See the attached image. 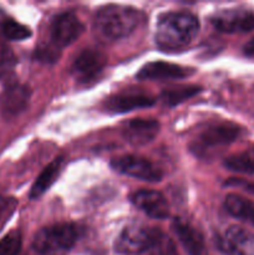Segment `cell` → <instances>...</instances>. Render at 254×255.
<instances>
[{
  "mask_svg": "<svg viewBox=\"0 0 254 255\" xmlns=\"http://www.w3.org/2000/svg\"><path fill=\"white\" fill-rule=\"evenodd\" d=\"M199 21L187 11H172L161 15L156 27V44L162 50H179L186 47L197 36Z\"/></svg>",
  "mask_w": 254,
  "mask_h": 255,
  "instance_id": "1",
  "label": "cell"
},
{
  "mask_svg": "<svg viewBox=\"0 0 254 255\" xmlns=\"http://www.w3.org/2000/svg\"><path fill=\"white\" fill-rule=\"evenodd\" d=\"M143 19L138 9L124 5H107L97 11L94 31L104 41H114L131 34Z\"/></svg>",
  "mask_w": 254,
  "mask_h": 255,
  "instance_id": "2",
  "label": "cell"
},
{
  "mask_svg": "<svg viewBox=\"0 0 254 255\" xmlns=\"http://www.w3.org/2000/svg\"><path fill=\"white\" fill-rule=\"evenodd\" d=\"M79 238V228L72 223H57L39 231L32 241V248L39 254L47 255L69 251Z\"/></svg>",
  "mask_w": 254,
  "mask_h": 255,
  "instance_id": "3",
  "label": "cell"
},
{
  "mask_svg": "<svg viewBox=\"0 0 254 255\" xmlns=\"http://www.w3.org/2000/svg\"><path fill=\"white\" fill-rule=\"evenodd\" d=\"M111 167L119 173L146 182H159L163 177L161 169L151 161L134 154H125L114 158Z\"/></svg>",
  "mask_w": 254,
  "mask_h": 255,
  "instance_id": "4",
  "label": "cell"
},
{
  "mask_svg": "<svg viewBox=\"0 0 254 255\" xmlns=\"http://www.w3.org/2000/svg\"><path fill=\"white\" fill-rule=\"evenodd\" d=\"M217 247L226 255H254V233L233 226L219 234Z\"/></svg>",
  "mask_w": 254,
  "mask_h": 255,
  "instance_id": "5",
  "label": "cell"
},
{
  "mask_svg": "<svg viewBox=\"0 0 254 255\" xmlns=\"http://www.w3.org/2000/svg\"><path fill=\"white\" fill-rule=\"evenodd\" d=\"M211 22L218 31L238 34L254 30V14L246 9H227L216 12Z\"/></svg>",
  "mask_w": 254,
  "mask_h": 255,
  "instance_id": "6",
  "label": "cell"
},
{
  "mask_svg": "<svg viewBox=\"0 0 254 255\" xmlns=\"http://www.w3.org/2000/svg\"><path fill=\"white\" fill-rule=\"evenodd\" d=\"M151 229L142 224H129L115 242V252L121 255H137L147 252Z\"/></svg>",
  "mask_w": 254,
  "mask_h": 255,
  "instance_id": "7",
  "label": "cell"
},
{
  "mask_svg": "<svg viewBox=\"0 0 254 255\" xmlns=\"http://www.w3.org/2000/svg\"><path fill=\"white\" fill-rule=\"evenodd\" d=\"M51 39L57 47H65L76 41L84 32V25L72 12H61L51 22Z\"/></svg>",
  "mask_w": 254,
  "mask_h": 255,
  "instance_id": "8",
  "label": "cell"
},
{
  "mask_svg": "<svg viewBox=\"0 0 254 255\" xmlns=\"http://www.w3.org/2000/svg\"><path fill=\"white\" fill-rule=\"evenodd\" d=\"M107 57L104 52L94 49H86L75 59L71 72L76 80L89 82L95 80L104 70Z\"/></svg>",
  "mask_w": 254,
  "mask_h": 255,
  "instance_id": "9",
  "label": "cell"
},
{
  "mask_svg": "<svg viewBox=\"0 0 254 255\" xmlns=\"http://www.w3.org/2000/svg\"><path fill=\"white\" fill-rule=\"evenodd\" d=\"M131 202L144 214L154 219H166L169 216V206L166 197L157 191H138L131 196Z\"/></svg>",
  "mask_w": 254,
  "mask_h": 255,
  "instance_id": "10",
  "label": "cell"
},
{
  "mask_svg": "<svg viewBox=\"0 0 254 255\" xmlns=\"http://www.w3.org/2000/svg\"><path fill=\"white\" fill-rule=\"evenodd\" d=\"M194 74L193 69L181 66V65L171 64L164 61H153L144 65L137 74L138 80H178L189 77Z\"/></svg>",
  "mask_w": 254,
  "mask_h": 255,
  "instance_id": "11",
  "label": "cell"
},
{
  "mask_svg": "<svg viewBox=\"0 0 254 255\" xmlns=\"http://www.w3.org/2000/svg\"><path fill=\"white\" fill-rule=\"evenodd\" d=\"M158 131L159 124L156 120L137 119L127 122L122 133L128 143L133 146H143L153 141Z\"/></svg>",
  "mask_w": 254,
  "mask_h": 255,
  "instance_id": "12",
  "label": "cell"
},
{
  "mask_svg": "<svg viewBox=\"0 0 254 255\" xmlns=\"http://www.w3.org/2000/svg\"><path fill=\"white\" fill-rule=\"evenodd\" d=\"M239 134H241V127L237 126L233 122H222V124L208 127L199 136V143L203 148L227 146L236 141Z\"/></svg>",
  "mask_w": 254,
  "mask_h": 255,
  "instance_id": "13",
  "label": "cell"
},
{
  "mask_svg": "<svg viewBox=\"0 0 254 255\" xmlns=\"http://www.w3.org/2000/svg\"><path fill=\"white\" fill-rule=\"evenodd\" d=\"M174 234L178 241L186 249L189 255H204L206 254V244L204 238L198 229L194 228L188 222L182 221L181 218H176L172 224Z\"/></svg>",
  "mask_w": 254,
  "mask_h": 255,
  "instance_id": "14",
  "label": "cell"
},
{
  "mask_svg": "<svg viewBox=\"0 0 254 255\" xmlns=\"http://www.w3.org/2000/svg\"><path fill=\"white\" fill-rule=\"evenodd\" d=\"M154 104V100L146 94L124 92L106 100V110L112 114H125L137 109H144Z\"/></svg>",
  "mask_w": 254,
  "mask_h": 255,
  "instance_id": "15",
  "label": "cell"
},
{
  "mask_svg": "<svg viewBox=\"0 0 254 255\" xmlns=\"http://www.w3.org/2000/svg\"><path fill=\"white\" fill-rule=\"evenodd\" d=\"M29 90L24 85L10 84L1 95V110L6 116H15L24 111L29 102Z\"/></svg>",
  "mask_w": 254,
  "mask_h": 255,
  "instance_id": "16",
  "label": "cell"
},
{
  "mask_svg": "<svg viewBox=\"0 0 254 255\" xmlns=\"http://www.w3.org/2000/svg\"><path fill=\"white\" fill-rule=\"evenodd\" d=\"M227 212L234 218L254 226V202L238 194H228L224 199Z\"/></svg>",
  "mask_w": 254,
  "mask_h": 255,
  "instance_id": "17",
  "label": "cell"
},
{
  "mask_svg": "<svg viewBox=\"0 0 254 255\" xmlns=\"http://www.w3.org/2000/svg\"><path fill=\"white\" fill-rule=\"evenodd\" d=\"M62 168V158L59 157V158L54 159L51 163L47 164L44 168V171L40 173V176L37 177L35 183L32 184L31 191H30V198L36 199L39 198L40 196L45 193L52 184L55 183L57 178L60 176V172H61Z\"/></svg>",
  "mask_w": 254,
  "mask_h": 255,
  "instance_id": "18",
  "label": "cell"
},
{
  "mask_svg": "<svg viewBox=\"0 0 254 255\" xmlns=\"http://www.w3.org/2000/svg\"><path fill=\"white\" fill-rule=\"evenodd\" d=\"M148 255H178L173 241L157 228L151 229V239H149Z\"/></svg>",
  "mask_w": 254,
  "mask_h": 255,
  "instance_id": "19",
  "label": "cell"
},
{
  "mask_svg": "<svg viewBox=\"0 0 254 255\" xmlns=\"http://www.w3.org/2000/svg\"><path fill=\"white\" fill-rule=\"evenodd\" d=\"M224 166L229 171L238 173H254V149H247L244 152L234 153L224 159Z\"/></svg>",
  "mask_w": 254,
  "mask_h": 255,
  "instance_id": "20",
  "label": "cell"
},
{
  "mask_svg": "<svg viewBox=\"0 0 254 255\" xmlns=\"http://www.w3.org/2000/svg\"><path fill=\"white\" fill-rule=\"evenodd\" d=\"M199 91H201V87L196 86V85L172 87V89H166L162 92V100L168 106H176V105H179L181 102L193 97Z\"/></svg>",
  "mask_w": 254,
  "mask_h": 255,
  "instance_id": "21",
  "label": "cell"
},
{
  "mask_svg": "<svg viewBox=\"0 0 254 255\" xmlns=\"http://www.w3.org/2000/svg\"><path fill=\"white\" fill-rule=\"evenodd\" d=\"M1 36L6 40H11V41H20V40L31 36V31L27 26L9 17L2 27Z\"/></svg>",
  "mask_w": 254,
  "mask_h": 255,
  "instance_id": "22",
  "label": "cell"
},
{
  "mask_svg": "<svg viewBox=\"0 0 254 255\" xmlns=\"http://www.w3.org/2000/svg\"><path fill=\"white\" fill-rule=\"evenodd\" d=\"M16 65V57L11 47L0 40V80L6 77Z\"/></svg>",
  "mask_w": 254,
  "mask_h": 255,
  "instance_id": "23",
  "label": "cell"
},
{
  "mask_svg": "<svg viewBox=\"0 0 254 255\" xmlns=\"http://www.w3.org/2000/svg\"><path fill=\"white\" fill-rule=\"evenodd\" d=\"M21 248V234L17 231L10 232L0 239V255H17Z\"/></svg>",
  "mask_w": 254,
  "mask_h": 255,
  "instance_id": "24",
  "label": "cell"
},
{
  "mask_svg": "<svg viewBox=\"0 0 254 255\" xmlns=\"http://www.w3.org/2000/svg\"><path fill=\"white\" fill-rule=\"evenodd\" d=\"M16 208V201L14 198L0 196V227L6 223Z\"/></svg>",
  "mask_w": 254,
  "mask_h": 255,
  "instance_id": "25",
  "label": "cell"
},
{
  "mask_svg": "<svg viewBox=\"0 0 254 255\" xmlns=\"http://www.w3.org/2000/svg\"><path fill=\"white\" fill-rule=\"evenodd\" d=\"M226 186L228 187H236V188H241L243 191L249 192V193L254 194V182L246 181V179L242 178H231L229 181H227Z\"/></svg>",
  "mask_w": 254,
  "mask_h": 255,
  "instance_id": "26",
  "label": "cell"
},
{
  "mask_svg": "<svg viewBox=\"0 0 254 255\" xmlns=\"http://www.w3.org/2000/svg\"><path fill=\"white\" fill-rule=\"evenodd\" d=\"M243 52L246 56L254 57V37H252L248 42L243 46Z\"/></svg>",
  "mask_w": 254,
  "mask_h": 255,
  "instance_id": "27",
  "label": "cell"
},
{
  "mask_svg": "<svg viewBox=\"0 0 254 255\" xmlns=\"http://www.w3.org/2000/svg\"><path fill=\"white\" fill-rule=\"evenodd\" d=\"M9 19L7 15L5 14V11L2 9H0V36H1V31H2V27H4V24L6 22V20Z\"/></svg>",
  "mask_w": 254,
  "mask_h": 255,
  "instance_id": "28",
  "label": "cell"
}]
</instances>
